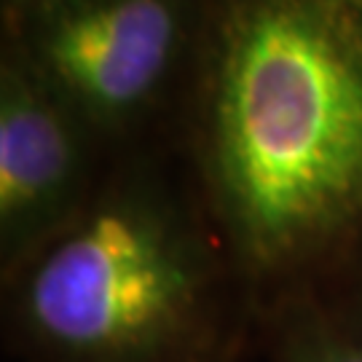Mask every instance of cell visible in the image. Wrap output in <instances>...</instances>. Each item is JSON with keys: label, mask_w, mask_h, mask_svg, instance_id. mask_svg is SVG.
I'll return each mask as SVG.
<instances>
[{"label": "cell", "mask_w": 362, "mask_h": 362, "mask_svg": "<svg viewBox=\"0 0 362 362\" xmlns=\"http://www.w3.org/2000/svg\"><path fill=\"white\" fill-rule=\"evenodd\" d=\"M209 161L239 252L309 258L362 220V0H239L220 35Z\"/></svg>", "instance_id": "6da1fadb"}, {"label": "cell", "mask_w": 362, "mask_h": 362, "mask_svg": "<svg viewBox=\"0 0 362 362\" xmlns=\"http://www.w3.org/2000/svg\"><path fill=\"white\" fill-rule=\"evenodd\" d=\"M204 266L161 209L116 202L59 236L33 266L22 317L70 362H148L196 322Z\"/></svg>", "instance_id": "7a4b0ae2"}, {"label": "cell", "mask_w": 362, "mask_h": 362, "mask_svg": "<svg viewBox=\"0 0 362 362\" xmlns=\"http://www.w3.org/2000/svg\"><path fill=\"white\" fill-rule=\"evenodd\" d=\"M175 35L169 0H65L40 33V57L89 113L118 118L161 81Z\"/></svg>", "instance_id": "3957f363"}, {"label": "cell", "mask_w": 362, "mask_h": 362, "mask_svg": "<svg viewBox=\"0 0 362 362\" xmlns=\"http://www.w3.org/2000/svg\"><path fill=\"white\" fill-rule=\"evenodd\" d=\"M78 145L59 107L16 70L0 83V231L19 258L65 215L76 191Z\"/></svg>", "instance_id": "277c9868"}, {"label": "cell", "mask_w": 362, "mask_h": 362, "mask_svg": "<svg viewBox=\"0 0 362 362\" xmlns=\"http://www.w3.org/2000/svg\"><path fill=\"white\" fill-rule=\"evenodd\" d=\"M287 362H362V338L311 330L298 338Z\"/></svg>", "instance_id": "5b68a950"}]
</instances>
